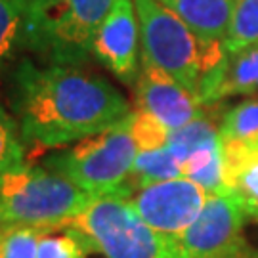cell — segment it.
Wrapping results in <instances>:
<instances>
[{"label": "cell", "mask_w": 258, "mask_h": 258, "mask_svg": "<svg viewBox=\"0 0 258 258\" xmlns=\"http://www.w3.org/2000/svg\"><path fill=\"white\" fill-rule=\"evenodd\" d=\"M14 111L25 144L59 148L124 120L126 98L100 75L75 65L21 61L14 75Z\"/></svg>", "instance_id": "6da1fadb"}, {"label": "cell", "mask_w": 258, "mask_h": 258, "mask_svg": "<svg viewBox=\"0 0 258 258\" xmlns=\"http://www.w3.org/2000/svg\"><path fill=\"white\" fill-rule=\"evenodd\" d=\"M115 0H27L21 48L48 65H79Z\"/></svg>", "instance_id": "7a4b0ae2"}, {"label": "cell", "mask_w": 258, "mask_h": 258, "mask_svg": "<svg viewBox=\"0 0 258 258\" xmlns=\"http://www.w3.org/2000/svg\"><path fill=\"white\" fill-rule=\"evenodd\" d=\"M61 231L105 258H182L178 241L155 231L120 195H100Z\"/></svg>", "instance_id": "3957f363"}, {"label": "cell", "mask_w": 258, "mask_h": 258, "mask_svg": "<svg viewBox=\"0 0 258 258\" xmlns=\"http://www.w3.org/2000/svg\"><path fill=\"white\" fill-rule=\"evenodd\" d=\"M92 201L94 195L61 174L29 163L0 178V209L10 224L61 231Z\"/></svg>", "instance_id": "277c9868"}, {"label": "cell", "mask_w": 258, "mask_h": 258, "mask_svg": "<svg viewBox=\"0 0 258 258\" xmlns=\"http://www.w3.org/2000/svg\"><path fill=\"white\" fill-rule=\"evenodd\" d=\"M138 153L126 117L96 136L84 138L65 151L46 157L44 165L94 197H124L126 182Z\"/></svg>", "instance_id": "5b68a950"}, {"label": "cell", "mask_w": 258, "mask_h": 258, "mask_svg": "<svg viewBox=\"0 0 258 258\" xmlns=\"http://www.w3.org/2000/svg\"><path fill=\"white\" fill-rule=\"evenodd\" d=\"M138 14L142 57L157 65L199 98L203 77V46L174 12L159 0H134Z\"/></svg>", "instance_id": "8992f818"}, {"label": "cell", "mask_w": 258, "mask_h": 258, "mask_svg": "<svg viewBox=\"0 0 258 258\" xmlns=\"http://www.w3.org/2000/svg\"><path fill=\"white\" fill-rule=\"evenodd\" d=\"M245 218L233 195L209 197L197 220L176 239L182 258H256L243 235Z\"/></svg>", "instance_id": "52a82bcc"}, {"label": "cell", "mask_w": 258, "mask_h": 258, "mask_svg": "<svg viewBox=\"0 0 258 258\" xmlns=\"http://www.w3.org/2000/svg\"><path fill=\"white\" fill-rule=\"evenodd\" d=\"M211 195L189 178L180 176L136 189L128 203L155 231L178 239L201 214Z\"/></svg>", "instance_id": "ba28073f"}, {"label": "cell", "mask_w": 258, "mask_h": 258, "mask_svg": "<svg viewBox=\"0 0 258 258\" xmlns=\"http://www.w3.org/2000/svg\"><path fill=\"white\" fill-rule=\"evenodd\" d=\"M140 25L134 0H115L94 38L92 54L122 83H136Z\"/></svg>", "instance_id": "9c48e42d"}, {"label": "cell", "mask_w": 258, "mask_h": 258, "mask_svg": "<svg viewBox=\"0 0 258 258\" xmlns=\"http://www.w3.org/2000/svg\"><path fill=\"white\" fill-rule=\"evenodd\" d=\"M136 102L138 109L155 115L170 130L180 128L205 113L197 96L144 57L136 81Z\"/></svg>", "instance_id": "30bf717a"}, {"label": "cell", "mask_w": 258, "mask_h": 258, "mask_svg": "<svg viewBox=\"0 0 258 258\" xmlns=\"http://www.w3.org/2000/svg\"><path fill=\"white\" fill-rule=\"evenodd\" d=\"M237 94H258V44L235 54L224 52L222 57L203 69L199 86V102L203 107Z\"/></svg>", "instance_id": "8fae6325"}, {"label": "cell", "mask_w": 258, "mask_h": 258, "mask_svg": "<svg viewBox=\"0 0 258 258\" xmlns=\"http://www.w3.org/2000/svg\"><path fill=\"white\" fill-rule=\"evenodd\" d=\"M174 12L201 42L203 52L224 46L233 12V0H159Z\"/></svg>", "instance_id": "7c38bea8"}, {"label": "cell", "mask_w": 258, "mask_h": 258, "mask_svg": "<svg viewBox=\"0 0 258 258\" xmlns=\"http://www.w3.org/2000/svg\"><path fill=\"white\" fill-rule=\"evenodd\" d=\"M224 191L233 195L247 216L258 218V151L222 144Z\"/></svg>", "instance_id": "4fadbf2b"}, {"label": "cell", "mask_w": 258, "mask_h": 258, "mask_svg": "<svg viewBox=\"0 0 258 258\" xmlns=\"http://www.w3.org/2000/svg\"><path fill=\"white\" fill-rule=\"evenodd\" d=\"M180 176H182V163L168 148L155 149V151H140L126 182L124 199H128L136 189L166 182V180H174Z\"/></svg>", "instance_id": "5bb4252c"}, {"label": "cell", "mask_w": 258, "mask_h": 258, "mask_svg": "<svg viewBox=\"0 0 258 258\" xmlns=\"http://www.w3.org/2000/svg\"><path fill=\"white\" fill-rule=\"evenodd\" d=\"M222 144L258 151V98L245 100L224 113L218 126Z\"/></svg>", "instance_id": "9a60e30c"}, {"label": "cell", "mask_w": 258, "mask_h": 258, "mask_svg": "<svg viewBox=\"0 0 258 258\" xmlns=\"http://www.w3.org/2000/svg\"><path fill=\"white\" fill-rule=\"evenodd\" d=\"M218 144H220L218 126L205 113L184 126L170 130V138H168V149L174 153L180 163L187 161L199 149L214 148Z\"/></svg>", "instance_id": "2e32d148"}, {"label": "cell", "mask_w": 258, "mask_h": 258, "mask_svg": "<svg viewBox=\"0 0 258 258\" xmlns=\"http://www.w3.org/2000/svg\"><path fill=\"white\" fill-rule=\"evenodd\" d=\"M182 176L199 184L207 194L222 195L224 191V176H222V151L220 144L214 148L199 149L197 153L182 163Z\"/></svg>", "instance_id": "e0dca14e"}, {"label": "cell", "mask_w": 258, "mask_h": 258, "mask_svg": "<svg viewBox=\"0 0 258 258\" xmlns=\"http://www.w3.org/2000/svg\"><path fill=\"white\" fill-rule=\"evenodd\" d=\"M252 44H258V0H233L224 50L228 54H235Z\"/></svg>", "instance_id": "ac0fdd59"}, {"label": "cell", "mask_w": 258, "mask_h": 258, "mask_svg": "<svg viewBox=\"0 0 258 258\" xmlns=\"http://www.w3.org/2000/svg\"><path fill=\"white\" fill-rule=\"evenodd\" d=\"M27 0H0V73L21 48Z\"/></svg>", "instance_id": "d6986e66"}, {"label": "cell", "mask_w": 258, "mask_h": 258, "mask_svg": "<svg viewBox=\"0 0 258 258\" xmlns=\"http://www.w3.org/2000/svg\"><path fill=\"white\" fill-rule=\"evenodd\" d=\"M128 126L132 140L138 146V151H155L168 148L170 128L148 111H132L128 115Z\"/></svg>", "instance_id": "ffe728a7"}, {"label": "cell", "mask_w": 258, "mask_h": 258, "mask_svg": "<svg viewBox=\"0 0 258 258\" xmlns=\"http://www.w3.org/2000/svg\"><path fill=\"white\" fill-rule=\"evenodd\" d=\"M46 231L23 224H10L0 233V258H37L38 243Z\"/></svg>", "instance_id": "44dd1931"}, {"label": "cell", "mask_w": 258, "mask_h": 258, "mask_svg": "<svg viewBox=\"0 0 258 258\" xmlns=\"http://www.w3.org/2000/svg\"><path fill=\"white\" fill-rule=\"evenodd\" d=\"M25 163V148L18 120L0 107V178Z\"/></svg>", "instance_id": "7402d4cb"}, {"label": "cell", "mask_w": 258, "mask_h": 258, "mask_svg": "<svg viewBox=\"0 0 258 258\" xmlns=\"http://www.w3.org/2000/svg\"><path fill=\"white\" fill-rule=\"evenodd\" d=\"M37 258H86V249L67 231H61L59 235L46 231L38 243Z\"/></svg>", "instance_id": "603a6c76"}, {"label": "cell", "mask_w": 258, "mask_h": 258, "mask_svg": "<svg viewBox=\"0 0 258 258\" xmlns=\"http://www.w3.org/2000/svg\"><path fill=\"white\" fill-rule=\"evenodd\" d=\"M8 226H10V220L6 218V214L2 212V209H0V233H2V231L6 230Z\"/></svg>", "instance_id": "cb8c5ba5"}, {"label": "cell", "mask_w": 258, "mask_h": 258, "mask_svg": "<svg viewBox=\"0 0 258 258\" xmlns=\"http://www.w3.org/2000/svg\"><path fill=\"white\" fill-rule=\"evenodd\" d=\"M256 220H258V218H256Z\"/></svg>", "instance_id": "d4e9b609"}]
</instances>
